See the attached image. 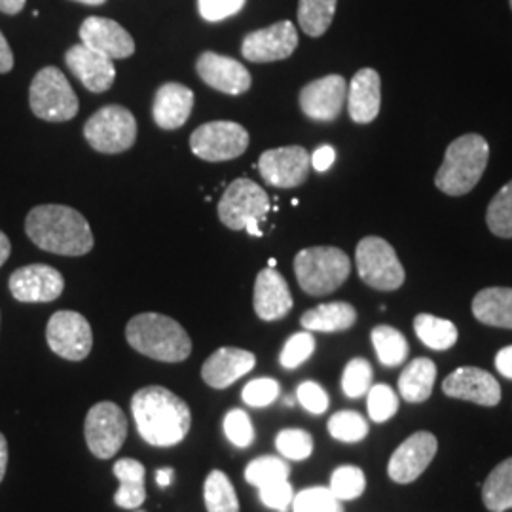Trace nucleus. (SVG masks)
Masks as SVG:
<instances>
[{"label": "nucleus", "mask_w": 512, "mask_h": 512, "mask_svg": "<svg viewBox=\"0 0 512 512\" xmlns=\"http://www.w3.org/2000/svg\"><path fill=\"white\" fill-rule=\"evenodd\" d=\"M131 412L139 435L156 448L181 444L192 427L190 406L162 385L139 389L131 399Z\"/></svg>", "instance_id": "1"}, {"label": "nucleus", "mask_w": 512, "mask_h": 512, "mask_svg": "<svg viewBox=\"0 0 512 512\" xmlns=\"http://www.w3.org/2000/svg\"><path fill=\"white\" fill-rule=\"evenodd\" d=\"M25 232L38 249L54 255H88L95 243L90 222L67 205H38L27 215Z\"/></svg>", "instance_id": "2"}, {"label": "nucleus", "mask_w": 512, "mask_h": 512, "mask_svg": "<svg viewBox=\"0 0 512 512\" xmlns=\"http://www.w3.org/2000/svg\"><path fill=\"white\" fill-rule=\"evenodd\" d=\"M129 346L162 363H183L192 353L188 332L162 313H139L126 327Z\"/></svg>", "instance_id": "3"}, {"label": "nucleus", "mask_w": 512, "mask_h": 512, "mask_svg": "<svg viewBox=\"0 0 512 512\" xmlns=\"http://www.w3.org/2000/svg\"><path fill=\"white\" fill-rule=\"evenodd\" d=\"M488 160L490 145L482 135H461L446 148L435 184L448 196H465L482 179Z\"/></svg>", "instance_id": "4"}, {"label": "nucleus", "mask_w": 512, "mask_h": 512, "mask_svg": "<svg viewBox=\"0 0 512 512\" xmlns=\"http://www.w3.org/2000/svg\"><path fill=\"white\" fill-rule=\"evenodd\" d=\"M294 274L304 293L327 296L348 281L351 260L338 247H310L294 256Z\"/></svg>", "instance_id": "5"}, {"label": "nucleus", "mask_w": 512, "mask_h": 512, "mask_svg": "<svg viewBox=\"0 0 512 512\" xmlns=\"http://www.w3.org/2000/svg\"><path fill=\"white\" fill-rule=\"evenodd\" d=\"M270 209V196L262 186L251 179H236L220 198L219 219L234 232L247 230L251 236L260 238V224L268 217Z\"/></svg>", "instance_id": "6"}, {"label": "nucleus", "mask_w": 512, "mask_h": 512, "mask_svg": "<svg viewBox=\"0 0 512 512\" xmlns=\"http://www.w3.org/2000/svg\"><path fill=\"white\" fill-rule=\"evenodd\" d=\"M33 114L46 122H67L78 114L80 103L67 76L55 67H44L33 78L29 90Z\"/></svg>", "instance_id": "7"}, {"label": "nucleus", "mask_w": 512, "mask_h": 512, "mask_svg": "<svg viewBox=\"0 0 512 512\" xmlns=\"http://www.w3.org/2000/svg\"><path fill=\"white\" fill-rule=\"evenodd\" d=\"M355 262L359 277L368 287L382 293H391L403 287V264L385 239L378 236L361 239L355 251Z\"/></svg>", "instance_id": "8"}, {"label": "nucleus", "mask_w": 512, "mask_h": 512, "mask_svg": "<svg viewBox=\"0 0 512 512\" xmlns=\"http://www.w3.org/2000/svg\"><path fill=\"white\" fill-rule=\"evenodd\" d=\"M84 137L101 154L126 152L137 139L135 116L120 105L103 107L86 122Z\"/></svg>", "instance_id": "9"}, {"label": "nucleus", "mask_w": 512, "mask_h": 512, "mask_svg": "<svg viewBox=\"0 0 512 512\" xmlns=\"http://www.w3.org/2000/svg\"><path fill=\"white\" fill-rule=\"evenodd\" d=\"M84 435L95 458H114L128 437V418L116 403L93 404L86 416Z\"/></svg>", "instance_id": "10"}, {"label": "nucleus", "mask_w": 512, "mask_h": 512, "mask_svg": "<svg viewBox=\"0 0 512 512\" xmlns=\"http://www.w3.org/2000/svg\"><path fill=\"white\" fill-rule=\"evenodd\" d=\"M249 147V133L236 122H209L190 137L192 152L205 162L236 160Z\"/></svg>", "instance_id": "11"}, {"label": "nucleus", "mask_w": 512, "mask_h": 512, "mask_svg": "<svg viewBox=\"0 0 512 512\" xmlns=\"http://www.w3.org/2000/svg\"><path fill=\"white\" fill-rule=\"evenodd\" d=\"M46 340L55 355L74 363L92 353V327L78 311H55L46 327Z\"/></svg>", "instance_id": "12"}, {"label": "nucleus", "mask_w": 512, "mask_h": 512, "mask_svg": "<svg viewBox=\"0 0 512 512\" xmlns=\"http://www.w3.org/2000/svg\"><path fill=\"white\" fill-rule=\"evenodd\" d=\"M439 452V440L429 433L420 431L404 440L393 452L387 463V475L397 484H412L431 465Z\"/></svg>", "instance_id": "13"}, {"label": "nucleus", "mask_w": 512, "mask_h": 512, "mask_svg": "<svg viewBox=\"0 0 512 512\" xmlns=\"http://www.w3.org/2000/svg\"><path fill=\"white\" fill-rule=\"evenodd\" d=\"M310 167V152L302 147L266 150L258 160L262 179L275 188H296L306 183Z\"/></svg>", "instance_id": "14"}, {"label": "nucleus", "mask_w": 512, "mask_h": 512, "mask_svg": "<svg viewBox=\"0 0 512 512\" xmlns=\"http://www.w3.org/2000/svg\"><path fill=\"white\" fill-rule=\"evenodd\" d=\"M8 287L18 302L46 304L63 294L65 279L48 264H29L10 275Z\"/></svg>", "instance_id": "15"}, {"label": "nucleus", "mask_w": 512, "mask_h": 512, "mask_svg": "<svg viewBox=\"0 0 512 512\" xmlns=\"http://www.w3.org/2000/svg\"><path fill=\"white\" fill-rule=\"evenodd\" d=\"M296 46V27L293 21L285 19L247 35L241 44V54L251 63H274L291 57Z\"/></svg>", "instance_id": "16"}, {"label": "nucleus", "mask_w": 512, "mask_h": 512, "mask_svg": "<svg viewBox=\"0 0 512 512\" xmlns=\"http://www.w3.org/2000/svg\"><path fill=\"white\" fill-rule=\"evenodd\" d=\"M348 99V84L344 76L329 74L319 80L306 84L300 92V109L304 114L317 122H332L340 116V112Z\"/></svg>", "instance_id": "17"}, {"label": "nucleus", "mask_w": 512, "mask_h": 512, "mask_svg": "<svg viewBox=\"0 0 512 512\" xmlns=\"http://www.w3.org/2000/svg\"><path fill=\"white\" fill-rule=\"evenodd\" d=\"M442 391L450 399L469 401L480 406H497L501 403V385L490 372L476 366H461L444 382Z\"/></svg>", "instance_id": "18"}, {"label": "nucleus", "mask_w": 512, "mask_h": 512, "mask_svg": "<svg viewBox=\"0 0 512 512\" xmlns=\"http://www.w3.org/2000/svg\"><path fill=\"white\" fill-rule=\"evenodd\" d=\"M196 71L207 86L226 95H241L249 92L253 84L251 73L239 61L215 52H205L200 55L196 63Z\"/></svg>", "instance_id": "19"}, {"label": "nucleus", "mask_w": 512, "mask_h": 512, "mask_svg": "<svg viewBox=\"0 0 512 512\" xmlns=\"http://www.w3.org/2000/svg\"><path fill=\"white\" fill-rule=\"evenodd\" d=\"M82 44L92 48L97 54L107 55L109 59H126L135 54V42L128 31L116 23L114 19L92 18L84 19L80 27Z\"/></svg>", "instance_id": "20"}, {"label": "nucleus", "mask_w": 512, "mask_h": 512, "mask_svg": "<svg viewBox=\"0 0 512 512\" xmlns=\"http://www.w3.org/2000/svg\"><path fill=\"white\" fill-rule=\"evenodd\" d=\"M65 63L71 73L84 84V88L92 93L107 92L114 84V61L107 55L93 52L92 48L84 46L82 42L65 54Z\"/></svg>", "instance_id": "21"}, {"label": "nucleus", "mask_w": 512, "mask_h": 512, "mask_svg": "<svg viewBox=\"0 0 512 512\" xmlns=\"http://www.w3.org/2000/svg\"><path fill=\"white\" fill-rule=\"evenodd\" d=\"M256 315L262 321H279L289 315L293 310V294L285 281V277L279 274L275 268H264L255 283Z\"/></svg>", "instance_id": "22"}, {"label": "nucleus", "mask_w": 512, "mask_h": 512, "mask_svg": "<svg viewBox=\"0 0 512 512\" xmlns=\"http://www.w3.org/2000/svg\"><path fill=\"white\" fill-rule=\"evenodd\" d=\"M255 365V353L247 349L220 348L203 363V382L213 389H226L249 374Z\"/></svg>", "instance_id": "23"}, {"label": "nucleus", "mask_w": 512, "mask_h": 512, "mask_svg": "<svg viewBox=\"0 0 512 512\" xmlns=\"http://www.w3.org/2000/svg\"><path fill=\"white\" fill-rule=\"evenodd\" d=\"M382 107V78L374 69H361L348 86V110L355 124H370Z\"/></svg>", "instance_id": "24"}, {"label": "nucleus", "mask_w": 512, "mask_h": 512, "mask_svg": "<svg viewBox=\"0 0 512 512\" xmlns=\"http://www.w3.org/2000/svg\"><path fill=\"white\" fill-rule=\"evenodd\" d=\"M194 109V92L183 84H164L154 97L152 116L162 129L183 128Z\"/></svg>", "instance_id": "25"}, {"label": "nucleus", "mask_w": 512, "mask_h": 512, "mask_svg": "<svg viewBox=\"0 0 512 512\" xmlns=\"http://www.w3.org/2000/svg\"><path fill=\"white\" fill-rule=\"evenodd\" d=\"M114 476L120 480V488L114 494V503L120 509H139L147 499V471L137 459H118L112 467Z\"/></svg>", "instance_id": "26"}, {"label": "nucleus", "mask_w": 512, "mask_h": 512, "mask_svg": "<svg viewBox=\"0 0 512 512\" xmlns=\"http://www.w3.org/2000/svg\"><path fill=\"white\" fill-rule=\"evenodd\" d=\"M476 321L497 329H512V289L490 287L482 289L473 300Z\"/></svg>", "instance_id": "27"}, {"label": "nucleus", "mask_w": 512, "mask_h": 512, "mask_svg": "<svg viewBox=\"0 0 512 512\" xmlns=\"http://www.w3.org/2000/svg\"><path fill=\"white\" fill-rule=\"evenodd\" d=\"M437 380V365L427 359L418 357L410 361L399 378V391L406 403H425L435 387Z\"/></svg>", "instance_id": "28"}, {"label": "nucleus", "mask_w": 512, "mask_h": 512, "mask_svg": "<svg viewBox=\"0 0 512 512\" xmlns=\"http://www.w3.org/2000/svg\"><path fill=\"white\" fill-rule=\"evenodd\" d=\"M357 323V310L348 302H330L308 310L300 325L310 332H344Z\"/></svg>", "instance_id": "29"}, {"label": "nucleus", "mask_w": 512, "mask_h": 512, "mask_svg": "<svg viewBox=\"0 0 512 512\" xmlns=\"http://www.w3.org/2000/svg\"><path fill=\"white\" fill-rule=\"evenodd\" d=\"M482 501L490 512L512 509V458L499 463L484 480Z\"/></svg>", "instance_id": "30"}, {"label": "nucleus", "mask_w": 512, "mask_h": 512, "mask_svg": "<svg viewBox=\"0 0 512 512\" xmlns=\"http://www.w3.org/2000/svg\"><path fill=\"white\" fill-rule=\"evenodd\" d=\"M414 330L416 336L429 349L435 351H446V349L454 348L458 342V327L448 321V319H440L437 315L431 313H420L414 319Z\"/></svg>", "instance_id": "31"}, {"label": "nucleus", "mask_w": 512, "mask_h": 512, "mask_svg": "<svg viewBox=\"0 0 512 512\" xmlns=\"http://www.w3.org/2000/svg\"><path fill=\"white\" fill-rule=\"evenodd\" d=\"M370 338L382 365L393 368L403 365L406 361L410 346L401 330L393 329L389 325H378L372 329Z\"/></svg>", "instance_id": "32"}, {"label": "nucleus", "mask_w": 512, "mask_h": 512, "mask_svg": "<svg viewBox=\"0 0 512 512\" xmlns=\"http://www.w3.org/2000/svg\"><path fill=\"white\" fill-rule=\"evenodd\" d=\"M203 501L207 512H239L236 488L222 471H211L205 478Z\"/></svg>", "instance_id": "33"}, {"label": "nucleus", "mask_w": 512, "mask_h": 512, "mask_svg": "<svg viewBox=\"0 0 512 512\" xmlns=\"http://www.w3.org/2000/svg\"><path fill=\"white\" fill-rule=\"evenodd\" d=\"M338 0H300L298 23L308 37H323L334 19Z\"/></svg>", "instance_id": "34"}, {"label": "nucleus", "mask_w": 512, "mask_h": 512, "mask_svg": "<svg viewBox=\"0 0 512 512\" xmlns=\"http://www.w3.org/2000/svg\"><path fill=\"white\" fill-rule=\"evenodd\" d=\"M486 222L497 238L512 239V181L505 184L488 205Z\"/></svg>", "instance_id": "35"}, {"label": "nucleus", "mask_w": 512, "mask_h": 512, "mask_svg": "<svg viewBox=\"0 0 512 512\" xmlns=\"http://www.w3.org/2000/svg\"><path fill=\"white\" fill-rule=\"evenodd\" d=\"M289 475H291V467L287 465V461L274 456L253 459L245 469V480L256 488L281 482V480H289Z\"/></svg>", "instance_id": "36"}, {"label": "nucleus", "mask_w": 512, "mask_h": 512, "mask_svg": "<svg viewBox=\"0 0 512 512\" xmlns=\"http://www.w3.org/2000/svg\"><path fill=\"white\" fill-rule=\"evenodd\" d=\"M330 492L340 501H351L361 497L366 488V476L355 465H342L330 476Z\"/></svg>", "instance_id": "37"}, {"label": "nucleus", "mask_w": 512, "mask_h": 512, "mask_svg": "<svg viewBox=\"0 0 512 512\" xmlns=\"http://www.w3.org/2000/svg\"><path fill=\"white\" fill-rule=\"evenodd\" d=\"M329 433L332 439L340 442H361L368 435V421L359 412L342 410L330 418Z\"/></svg>", "instance_id": "38"}, {"label": "nucleus", "mask_w": 512, "mask_h": 512, "mask_svg": "<svg viewBox=\"0 0 512 512\" xmlns=\"http://www.w3.org/2000/svg\"><path fill=\"white\" fill-rule=\"evenodd\" d=\"M294 512H344V505L330 488L315 486L294 495Z\"/></svg>", "instance_id": "39"}, {"label": "nucleus", "mask_w": 512, "mask_h": 512, "mask_svg": "<svg viewBox=\"0 0 512 512\" xmlns=\"http://www.w3.org/2000/svg\"><path fill=\"white\" fill-rule=\"evenodd\" d=\"M366 408H368L370 420L384 423L397 414L399 397L389 385H372L366 393Z\"/></svg>", "instance_id": "40"}, {"label": "nucleus", "mask_w": 512, "mask_h": 512, "mask_svg": "<svg viewBox=\"0 0 512 512\" xmlns=\"http://www.w3.org/2000/svg\"><path fill=\"white\" fill-rule=\"evenodd\" d=\"M372 387V365L366 359H351L342 374V389L349 399H359Z\"/></svg>", "instance_id": "41"}, {"label": "nucleus", "mask_w": 512, "mask_h": 512, "mask_svg": "<svg viewBox=\"0 0 512 512\" xmlns=\"http://www.w3.org/2000/svg\"><path fill=\"white\" fill-rule=\"evenodd\" d=\"M275 446L283 458L304 461L313 452V439L304 429H283L275 439Z\"/></svg>", "instance_id": "42"}, {"label": "nucleus", "mask_w": 512, "mask_h": 512, "mask_svg": "<svg viewBox=\"0 0 512 512\" xmlns=\"http://www.w3.org/2000/svg\"><path fill=\"white\" fill-rule=\"evenodd\" d=\"M315 351V338L310 330L296 332L293 334L279 355V363L287 370H294L298 366L304 365Z\"/></svg>", "instance_id": "43"}, {"label": "nucleus", "mask_w": 512, "mask_h": 512, "mask_svg": "<svg viewBox=\"0 0 512 512\" xmlns=\"http://www.w3.org/2000/svg\"><path fill=\"white\" fill-rule=\"evenodd\" d=\"M224 435L236 448H249L255 442V427L249 414L241 408H234L224 416Z\"/></svg>", "instance_id": "44"}, {"label": "nucleus", "mask_w": 512, "mask_h": 512, "mask_svg": "<svg viewBox=\"0 0 512 512\" xmlns=\"http://www.w3.org/2000/svg\"><path fill=\"white\" fill-rule=\"evenodd\" d=\"M281 387L272 378H256L243 387L241 399L253 408H264L277 401Z\"/></svg>", "instance_id": "45"}, {"label": "nucleus", "mask_w": 512, "mask_h": 512, "mask_svg": "<svg viewBox=\"0 0 512 512\" xmlns=\"http://www.w3.org/2000/svg\"><path fill=\"white\" fill-rule=\"evenodd\" d=\"M258 494H260L262 505H266L272 511L287 512L293 505L294 490L293 486L289 484V480L262 486V488H258Z\"/></svg>", "instance_id": "46"}, {"label": "nucleus", "mask_w": 512, "mask_h": 512, "mask_svg": "<svg viewBox=\"0 0 512 512\" xmlns=\"http://www.w3.org/2000/svg\"><path fill=\"white\" fill-rule=\"evenodd\" d=\"M247 0H198L200 16L209 23L232 18L243 10Z\"/></svg>", "instance_id": "47"}, {"label": "nucleus", "mask_w": 512, "mask_h": 512, "mask_svg": "<svg viewBox=\"0 0 512 512\" xmlns=\"http://www.w3.org/2000/svg\"><path fill=\"white\" fill-rule=\"evenodd\" d=\"M296 399L311 414H325L329 408V395L327 391L315 382H304L296 389Z\"/></svg>", "instance_id": "48"}, {"label": "nucleus", "mask_w": 512, "mask_h": 512, "mask_svg": "<svg viewBox=\"0 0 512 512\" xmlns=\"http://www.w3.org/2000/svg\"><path fill=\"white\" fill-rule=\"evenodd\" d=\"M334 160H336V152H334V148L330 147V145H323V147L317 148L311 154V165L319 173L329 171L332 164H334Z\"/></svg>", "instance_id": "49"}, {"label": "nucleus", "mask_w": 512, "mask_h": 512, "mask_svg": "<svg viewBox=\"0 0 512 512\" xmlns=\"http://www.w3.org/2000/svg\"><path fill=\"white\" fill-rule=\"evenodd\" d=\"M495 368L501 376H505L507 380H512V346L499 349L495 355Z\"/></svg>", "instance_id": "50"}, {"label": "nucleus", "mask_w": 512, "mask_h": 512, "mask_svg": "<svg viewBox=\"0 0 512 512\" xmlns=\"http://www.w3.org/2000/svg\"><path fill=\"white\" fill-rule=\"evenodd\" d=\"M14 69V54L10 50V44L0 31V74L10 73Z\"/></svg>", "instance_id": "51"}, {"label": "nucleus", "mask_w": 512, "mask_h": 512, "mask_svg": "<svg viewBox=\"0 0 512 512\" xmlns=\"http://www.w3.org/2000/svg\"><path fill=\"white\" fill-rule=\"evenodd\" d=\"M25 2L27 0H0V12H4L8 16H16L23 10Z\"/></svg>", "instance_id": "52"}, {"label": "nucleus", "mask_w": 512, "mask_h": 512, "mask_svg": "<svg viewBox=\"0 0 512 512\" xmlns=\"http://www.w3.org/2000/svg\"><path fill=\"white\" fill-rule=\"evenodd\" d=\"M6 467H8V442H6V437L0 433V482L4 480Z\"/></svg>", "instance_id": "53"}, {"label": "nucleus", "mask_w": 512, "mask_h": 512, "mask_svg": "<svg viewBox=\"0 0 512 512\" xmlns=\"http://www.w3.org/2000/svg\"><path fill=\"white\" fill-rule=\"evenodd\" d=\"M173 478H175V471L171 467H164V469L156 471V482L160 488H169Z\"/></svg>", "instance_id": "54"}, {"label": "nucleus", "mask_w": 512, "mask_h": 512, "mask_svg": "<svg viewBox=\"0 0 512 512\" xmlns=\"http://www.w3.org/2000/svg\"><path fill=\"white\" fill-rule=\"evenodd\" d=\"M10 253H12L10 239H8L4 232H0V268L6 264V260L10 258Z\"/></svg>", "instance_id": "55"}, {"label": "nucleus", "mask_w": 512, "mask_h": 512, "mask_svg": "<svg viewBox=\"0 0 512 512\" xmlns=\"http://www.w3.org/2000/svg\"><path fill=\"white\" fill-rule=\"evenodd\" d=\"M73 2H80V4H88V6H101L107 0H73Z\"/></svg>", "instance_id": "56"}, {"label": "nucleus", "mask_w": 512, "mask_h": 512, "mask_svg": "<svg viewBox=\"0 0 512 512\" xmlns=\"http://www.w3.org/2000/svg\"><path fill=\"white\" fill-rule=\"evenodd\" d=\"M268 266H270V268H275V258H272V260L268 262Z\"/></svg>", "instance_id": "57"}, {"label": "nucleus", "mask_w": 512, "mask_h": 512, "mask_svg": "<svg viewBox=\"0 0 512 512\" xmlns=\"http://www.w3.org/2000/svg\"><path fill=\"white\" fill-rule=\"evenodd\" d=\"M511 8H512V0H511Z\"/></svg>", "instance_id": "58"}]
</instances>
